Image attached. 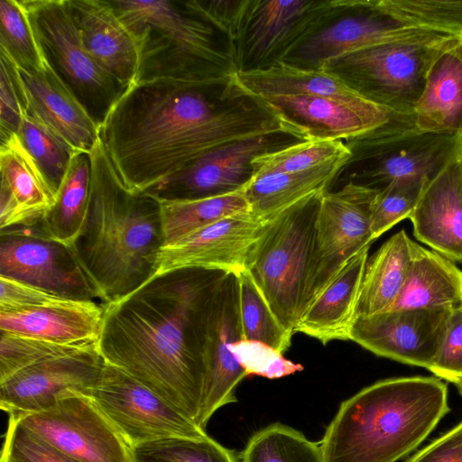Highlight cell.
<instances>
[{
  "label": "cell",
  "mask_w": 462,
  "mask_h": 462,
  "mask_svg": "<svg viewBox=\"0 0 462 462\" xmlns=\"http://www.w3.org/2000/svg\"><path fill=\"white\" fill-rule=\"evenodd\" d=\"M220 88L173 79L130 86L100 127L106 152L125 185L144 192L215 148L292 130L257 102L224 108Z\"/></svg>",
  "instance_id": "obj_1"
},
{
  "label": "cell",
  "mask_w": 462,
  "mask_h": 462,
  "mask_svg": "<svg viewBox=\"0 0 462 462\" xmlns=\"http://www.w3.org/2000/svg\"><path fill=\"white\" fill-rule=\"evenodd\" d=\"M221 273L199 269L169 272L119 300L103 304L97 349L104 361L198 425L206 381V310Z\"/></svg>",
  "instance_id": "obj_2"
},
{
  "label": "cell",
  "mask_w": 462,
  "mask_h": 462,
  "mask_svg": "<svg viewBox=\"0 0 462 462\" xmlns=\"http://www.w3.org/2000/svg\"><path fill=\"white\" fill-rule=\"evenodd\" d=\"M90 156L88 211L71 247L106 304L125 298L153 276L164 238L159 200L125 185L101 138Z\"/></svg>",
  "instance_id": "obj_3"
},
{
  "label": "cell",
  "mask_w": 462,
  "mask_h": 462,
  "mask_svg": "<svg viewBox=\"0 0 462 462\" xmlns=\"http://www.w3.org/2000/svg\"><path fill=\"white\" fill-rule=\"evenodd\" d=\"M448 411L447 385L438 378L378 381L341 403L319 441L325 462H395Z\"/></svg>",
  "instance_id": "obj_4"
},
{
  "label": "cell",
  "mask_w": 462,
  "mask_h": 462,
  "mask_svg": "<svg viewBox=\"0 0 462 462\" xmlns=\"http://www.w3.org/2000/svg\"><path fill=\"white\" fill-rule=\"evenodd\" d=\"M111 1L138 42L136 82L173 79L229 86L236 71L229 50L219 43L216 29L183 1Z\"/></svg>",
  "instance_id": "obj_5"
},
{
  "label": "cell",
  "mask_w": 462,
  "mask_h": 462,
  "mask_svg": "<svg viewBox=\"0 0 462 462\" xmlns=\"http://www.w3.org/2000/svg\"><path fill=\"white\" fill-rule=\"evenodd\" d=\"M322 195L298 202L269 219L246 262L245 269L272 310L292 334L309 290Z\"/></svg>",
  "instance_id": "obj_6"
},
{
  "label": "cell",
  "mask_w": 462,
  "mask_h": 462,
  "mask_svg": "<svg viewBox=\"0 0 462 462\" xmlns=\"http://www.w3.org/2000/svg\"><path fill=\"white\" fill-rule=\"evenodd\" d=\"M461 37L426 32L324 62L318 69L336 75L393 116H414L432 63Z\"/></svg>",
  "instance_id": "obj_7"
},
{
  "label": "cell",
  "mask_w": 462,
  "mask_h": 462,
  "mask_svg": "<svg viewBox=\"0 0 462 462\" xmlns=\"http://www.w3.org/2000/svg\"><path fill=\"white\" fill-rule=\"evenodd\" d=\"M45 61L101 126L125 92L85 49L69 0H21Z\"/></svg>",
  "instance_id": "obj_8"
},
{
  "label": "cell",
  "mask_w": 462,
  "mask_h": 462,
  "mask_svg": "<svg viewBox=\"0 0 462 462\" xmlns=\"http://www.w3.org/2000/svg\"><path fill=\"white\" fill-rule=\"evenodd\" d=\"M351 162H368L356 184L382 189L403 179L430 180L462 150V136L424 133L414 116H393L379 128L346 141Z\"/></svg>",
  "instance_id": "obj_9"
},
{
  "label": "cell",
  "mask_w": 462,
  "mask_h": 462,
  "mask_svg": "<svg viewBox=\"0 0 462 462\" xmlns=\"http://www.w3.org/2000/svg\"><path fill=\"white\" fill-rule=\"evenodd\" d=\"M348 12L341 0H254L243 36L229 49L236 71L285 61L310 36Z\"/></svg>",
  "instance_id": "obj_10"
},
{
  "label": "cell",
  "mask_w": 462,
  "mask_h": 462,
  "mask_svg": "<svg viewBox=\"0 0 462 462\" xmlns=\"http://www.w3.org/2000/svg\"><path fill=\"white\" fill-rule=\"evenodd\" d=\"M88 397L130 448L170 437L208 435L203 428L153 391L106 362Z\"/></svg>",
  "instance_id": "obj_11"
},
{
  "label": "cell",
  "mask_w": 462,
  "mask_h": 462,
  "mask_svg": "<svg viewBox=\"0 0 462 462\" xmlns=\"http://www.w3.org/2000/svg\"><path fill=\"white\" fill-rule=\"evenodd\" d=\"M376 190L349 181L339 190L326 191L320 197L304 310L354 255L374 240L371 206Z\"/></svg>",
  "instance_id": "obj_12"
},
{
  "label": "cell",
  "mask_w": 462,
  "mask_h": 462,
  "mask_svg": "<svg viewBox=\"0 0 462 462\" xmlns=\"http://www.w3.org/2000/svg\"><path fill=\"white\" fill-rule=\"evenodd\" d=\"M0 275L78 300H101L71 246L40 227L0 233Z\"/></svg>",
  "instance_id": "obj_13"
},
{
  "label": "cell",
  "mask_w": 462,
  "mask_h": 462,
  "mask_svg": "<svg viewBox=\"0 0 462 462\" xmlns=\"http://www.w3.org/2000/svg\"><path fill=\"white\" fill-rule=\"evenodd\" d=\"M17 420L80 462H132L130 447L88 396L74 394Z\"/></svg>",
  "instance_id": "obj_14"
},
{
  "label": "cell",
  "mask_w": 462,
  "mask_h": 462,
  "mask_svg": "<svg viewBox=\"0 0 462 462\" xmlns=\"http://www.w3.org/2000/svg\"><path fill=\"white\" fill-rule=\"evenodd\" d=\"M240 339L237 277L222 273L210 292L205 318L206 381L199 419L203 429L215 411L236 402V388L248 376L229 349L230 344Z\"/></svg>",
  "instance_id": "obj_15"
},
{
  "label": "cell",
  "mask_w": 462,
  "mask_h": 462,
  "mask_svg": "<svg viewBox=\"0 0 462 462\" xmlns=\"http://www.w3.org/2000/svg\"><path fill=\"white\" fill-rule=\"evenodd\" d=\"M267 221L250 211L239 212L164 244L152 277L183 269L236 274L245 270L249 253Z\"/></svg>",
  "instance_id": "obj_16"
},
{
  "label": "cell",
  "mask_w": 462,
  "mask_h": 462,
  "mask_svg": "<svg viewBox=\"0 0 462 462\" xmlns=\"http://www.w3.org/2000/svg\"><path fill=\"white\" fill-rule=\"evenodd\" d=\"M450 312L445 309H411L358 316L349 340L377 356L430 370Z\"/></svg>",
  "instance_id": "obj_17"
},
{
  "label": "cell",
  "mask_w": 462,
  "mask_h": 462,
  "mask_svg": "<svg viewBox=\"0 0 462 462\" xmlns=\"http://www.w3.org/2000/svg\"><path fill=\"white\" fill-rule=\"evenodd\" d=\"M104 364L97 346L36 364L0 383V407L17 419L74 394L89 396Z\"/></svg>",
  "instance_id": "obj_18"
},
{
  "label": "cell",
  "mask_w": 462,
  "mask_h": 462,
  "mask_svg": "<svg viewBox=\"0 0 462 462\" xmlns=\"http://www.w3.org/2000/svg\"><path fill=\"white\" fill-rule=\"evenodd\" d=\"M280 135L286 134L254 136L215 148L144 192L161 201L200 199L239 189L252 178V161L256 156L283 147L278 145L282 143Z\"/></svg>",
  "instance_id": "obj_19"
},
{
  "label": "cell",
  "mask_w": 462,
  "mask_h": 462,
  "mask_svg": "<svg viewBox=\"0 0 462 462\" xmlns=\"http://www.w3.org/2000/svg\"><path fill=\"white\" fill-rule=\"evenodd\" d=\"M342 1L354 14L328 23L305 41L291 55L300 60L296 66L318 69L324 62L361 50L432 31L411 26L373 0Z\"/></svg>",
  "instance_id": "obj_20"
},
{
  "label": "cell",
  "mask_w": 462,
  "mask_h": 462,
  "mask_svg": "<svg viewBox=\"0 0 462 462\" xmlns=\"http://www.w3.org/2000/svg\"><path fill=\"white\" fill-rule=\"evenodd\" d=\"M251 99L290 127L300 141H349L381 127L393 116L378 106L357 107L319 96L271 95Z\"/></svg>",
  "instance_id": "obj_21"
},
{
  "label": "cell",
  "mask_w": 462,
  "mask_h": 462,
  "mask_svg": "<svg viewBox=\"0 0 462 462\" xmlns=\"http://www.w3.org/2000/svg\"><path fill=\"white\" fill-rule=\"evenodd\" d=\"M88 54L125 88L136 82L139 45L111 0H69Z\"/></svg>",
  "instance_id": "obj_22"
},
{
  "label": "cell",
  "mask_w": 462,
  "mask_h": 462,
  "mask_svg": "<svg viewBox=\"0 0 462 462\" xmlns=\"http://www.w3.org/2000/svg\"><path fill=\"white\" fill-rule=\"evenodd\" d=\"M27 115L42 123L79 152L90 153L100 140V125L45 61L35 71L17 68Z\"/></svg>",
  "instance_id": "obj_23"
},
{
  "label": "cell",
  "mask_w": 462,
  "mask_h": 462,
  "mask_svg": "<svg viewBox=\"0 0 462 462\" xmlns=\"http://www.w3.org/2000/svg\"><path fill=\"white\" fill-rule=\"evenodd\" d=\"M409 219L418 240L462 262V150L428 180Z\"/></svg>",
  "instance_id": "obj_24"
},
{
  "label": "cell",
  "mask_w": 462,
  "mask_h": 462,
  "mask_svg": "<svg viewBox=\"0 0 462 462\" xmlns=\"http://www.w3.org/2000/svg\"><path fill=\"white\" fill-rule=\"evenodd\" d=\"M103 318V304L95 300H70L21 312L0 311V331L60 345L89 346L98 343Z\"/></svg>",
  "instance_id": "obj_25"
},
{
  "label": "cell",
  "mask_w": 462,
  "mask_h": 462,
  "mask_svg": "<svg viewBox=\"0 0 462 462\" xmlns=\"http://www.w3.org/2000/svg\"><path fill=\"white\" fill-rule=\"evenodd\" d=\"M229 86L237 97L248 98L271 95H309L328 97L357 107L377 106L336 75L285 61L264 68L237 70L232 74Z\"/></svg>",
  "instance_id": "obj_26"
},
{
  "label": "cell",
  "mask_w": 462,
  "mask_h": 462,
  "mask_svg": "<svg viewBox=\"0 0 462 462\" xmlns=\"http://www.w3.org/2000/svg\"><path fill=\"white\" fill-rule=\"evenodd\" d=\"M369 247L354 255L310 302L295 333H303L323 345L333 340H349Z\"/></svg>",
  "instance_id": "obj_27"
},
{
  "label": "cell",
  "mask_w": 462,
  "mask_h": 462,
  "mask_svg": "<svg viewBox=\"0 0 462 462\" xmlns=\"http://www.w3.org/2000/svg\"><path fill=\"white\" fill-rule=\"evenodd\" d=\"M414 121L420 132L462 136V37L432 63Z\"/></svg>",
  "instance_id": "obj_28"
},
{
  "label": "cell",
  "mask_w": 462,
  "mask_h": 462,
  "mask_svg": "<svg viewBox=\"0 0 462 462\" xmlns=\"http://www.w3.org/2000/svg\"><path fill=\"white\" fill-rule=\"evenodd\" d=\"M462 308V271L449 259L412 241L402 289L388 310Z\"/></svg>",
  "instance_id": "obj_29"
},
{
  "label": "cell",
  "mask_w": 462,
  "mask_h": 462,
  "mask_svg": "<svg viewBox=\"0 0 462 462\" xmlns=\"http://www.w3.org/2000/svg\"><path fill=\"white\" fill-rule=\"evenodd\" d=\"M349 160L337 159L304 171L252 177L244 186L249 211L269 220L298 202L322 195Z\"/></svg>",
  "instance_id": "obj_30"
},
{
  "label": "cell",
  "mask_w": 462,
  "mask_h": 462,
  "mask_svg": "<svg viewBox=\"0 0 462 462\" xmlns=\"http://www.w3.org/2000/svg\"><path fill=\"white\" fill-rule=\"evenodd\" d=\"M412 240L402 229L368 259L356 318L388 310L400 294L411 258Z\"/></svg>",
  "instance_id": "obj_31"
},
{
  "label": "cell",
  "mask_w": 462,
  "mask_h": 462,
  "mask_svg": "<svg viewBox=\"0 0 462 462\" xmlns=\"http://www.w3.org/2000/svg\"><path fill=\"white\" fill-rule=\"evenodd\" d=\"M0 173L1 186L10 192L24 217L23 228L42 227L55 196L17 134L1 142Z\"/></svg>",
  "instance_id": "obj_32"
},
{
  "label": "cell",
  "mask_w": 462,
  "mask_h": 462,
  "mask_svg": "<svg viewBox=\"0 0 462 462\" xmlns=\"http://www.w3.org/2000/svg\"><path fill=\"white\" fill-rule=\"evenodd\" d=\"M92 177L90 153L78 152L42 220L43 234L68 246L79 236L88 211Z\"/></svg>",
  "instance_id": "obj_33"
},
{
  "label": "cell",
  "mask_w": 462,
  "mask_h": 462,
  "mask_svg": "<svg viewBox=\"0 0 462 462\" xmlns=\"http://www.w3.org/2000/svg\"><path fill=\"white\" fill-rule=\"evenodd\" d=\"M159 202L164 244L174 242L227 216L249 211L244 187L216 196Z\"/></svg>",
  "instance_id": "obj_34"
},
{
  "label": "cell",
  "mask_w": 462,
  "mask_h": 462,
  "mask_svg": "<svg viewBox=\"0 0 462 462\" xmlns=\"http://www.w3.org/2000/svg\"><path fill=\"white\" fill-rule=\"evenodd\" d=\"M236 277L243 339L260 341L284 354L293 334L277 319L250 273L245 269Z\"/></svg>",
  "instance_id": "obj_35"
},
{
  "label": "cell",
  "mask_w": 462,
  "mask_h": 462,
  "mask_svg": "<svg viewBox=\"0 0 462 462\" xmlns=\"http://www.w3.org/2000/svg\"><path fill=\"white\" fill-rule=\"evenodd\" d=\"M239 462H325L319 442L300 431L273 423L255 432L239 455Z\"/></svg>",
  "instance_id": "obj_36"
},
{
  "label": "cell",
  "mask_w": 462,
  "mask_h": 462,
  "mask_svg": "<svg viewBox=\"0 0 462 462\" xmlns=\"http://www.w3.org/2000/svg\"><path fill=\"white\" fill-rule=\"evenodd\" d=\"M17 136L55 196L74 155L79 152L48 126L26 115Z\"/></svg>",
  "instance_id": "obj_37"
},
{
  "label": "cell",
  "mask_w": 462,
  "mask_h": 462,
  "mask_svg": "<svg viewBox=\"0 0 462 462\" xmlns=\"http://www.w3.org/2000/svg\"><path fill=\"white\" fill-rule=\"evenodd\" d=\"M352 152L342 141L307 139L256 156L252 161L253 175L308 171Z\"/></svg>",
  "instance_id": "obj_38"
},
{
  "label": "cell",
  "mask_w": 462,
  "mask_h": 462,
  "mask_svg": "<svg viewBox=\"0 0 462 462\" xmlns=\"http://www.w3.org/2000/svg\"><path fill=\"white\" fill-rule=\"evenodd\" d=\"M132 462H239V456L210 438L170 437L130 448Z\"/></svg>",
  "instance_id": "obj_39"
},
{
  "label": "cell",
  "mask_w": 462,
  "mask_h": 462,
  "mask_svg": "<svg viewBox=\"0 0 462 462\" xmlns=\"http://www.w3.org/2000/svg\"><path fill=\"white\" fill-rule=\"evenodd\" d=\"M0 51L28 72L45 63L21 0H0Z\"/></svg>",
  "instance_id": "obj_40"
},
{
  "label": "cell",
  "mask_w": 462,
  "mask_h": 462,
  "mask_svg": "<svg viewBox=\"0 0 462 462\" xmlns=\"http://www.w3.org/2000/svg\"><path fill=\"white\" fill-rule=\"evenodd\" d=\"M380 6L410 25L462 35V0H378Z\"/></svg>",
  "instance_id": "obj_41"
},
{
  "label": "cell",
  "mask_w": 462,
  "mask_h": 462,
  "mask_svg": "<svg viewBox=\"0 0 462 462\" xmlns=\"http://www.w3.org/2000/svg\"><path fill=\"white\" fill-rule=\"evenodd\" d=\"M96 346H65L41 338L0 333V383L41 362L89 349Z\"/></svg>",
  "instance_id": "obj_42"
},
{
  "label": "cell",
  "mask_w": 462,
  "mask_h": 462,
  "mask_svg": "<svg viewBox=\"0 0 462 462\" xmlns=\"http://www.w3.org/2000/svg\"><path fill=\"white\" fill-rule=\"evenodd\" d=\"M427 182L422 179H403L376 190L371 206L374 239L410 217Z\"/></svg>",
  "instance_id": "obj_43"
},
{
  "label": "cell",
  "mask_w": 462,
  "mask_h": 462,
  "mask_svg": "<svg viewBox=\"0 0 462 462\" xmlns=\"http://www.w3.org/2000/svg\"><path fill=\"white\" fill-rule=\"evenodd\" d=\"M185 6L199 19L224 34L228 49L242 38L254 0H189Z\"/></svg>",
  "instance_id": "obj_44"
},
{
  "label": "cell",
  "mask_w": 462,
  "mask_h": 462,
  "mask_svg": "<svg viewBox=\"0 0 462 462\" xmlns=\"http://www.w3.org/2000/svg\"><path fill=\"white\" fill-rule=\"evenodd\" d=\"M0 461L80 462L60 451L14 418H9Z\"/></svg>",
  "instance_id": "obj_45"
},
{
  "label": "cell",
  "mask_w": 462,
  "mask_h": 462,
  "mask_svg": "<svg viewBox=\"0 0 462 462\" xmlns=\"http://www.w3.org/2000/svg\"><path fill=\"white\" fill-rule=\"evenodd\" d=\"M229 349L248 375L275 379L303 369L300 364L293 363L275 348L260 341L240 339L230 344Z\"/></svg>",
  "instance_id": "obj_46"
},
{
  "label": "cell",
  "mask_w": 462,
  "mask_h": 462,
  "mask_svg": "<svg viewBox=\"0 0 462 462\" xmlns=\"http://www.w3.org/2000/svg\"><path fill=\"white\" fill-rule=\"evenodd\" d=\"M27 115L25 97L18 78L17 67L0 51V137L4 142L17 134Z\"/></svg>",
  "instance_id": "obj_47"
},
{
  "label": "cell",
  "mask_w": 462,
  "mask_h": 462,
  "mask_svg": "<svg viewBox=\"0 0 462 462\" xmlns=\"http://www.w3.org/2000/svg\"><path fill=\"white\" fill-rule=\"evenodd\" d=\"M70 299L54 292L0 275V311L21 312L61 304Z\"/></svg>",
  "instance_id": "obj_48"
},
{
  "label": "cell",
  "mask_w": 462,
  "mask_h": 462,
  "mask_svg": "<svg viewBox=\"0 0 462 462\" xmlns=\"http://www.w3.org/2000/svg\"><path fill=\"white\" fill-rule=\"evenodd\" d=\"M430 371L452 383L462 378V308L451 310L441 346Z\"/></svg>",
  "instance_id": "obj_49"
},
{
  "label": "cell",
  "mask_w": 462,
  "mask_h": 462,
  "mask_svg": "<svg viewBox=\"0 0 462 462\" xmlns=\"http://www.w3.org/2000/svg\"><path fill=\"white\" fill-rule=\"evenodd\" d=\"M406 462H462V422Z\"/></svg>",
  "instance_id": "obj_50"
},
{
  "label": "cell",
  "mask_w": 462,
  "mask_h": 462,
  "mask_svg": "<svg viewBox=\"0 0 462 462\" xmlns=\"http://www.w3.org/2000/svg\"><path fill=\"white\" fill-rule=\"evenodd\" d=\"M453 383L456 385V387L458 390L459 393L462 395V378L457 380Z\"/></svg>",
  "instance_id": "obj_51"
}]
</instances>
